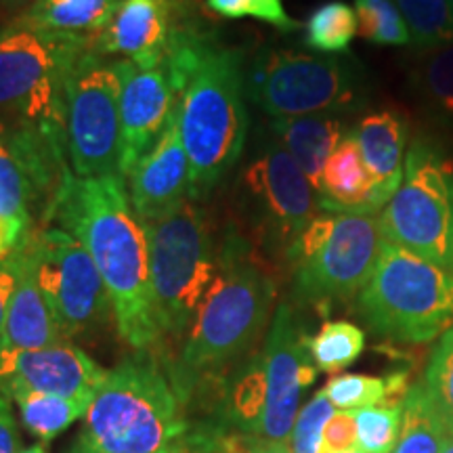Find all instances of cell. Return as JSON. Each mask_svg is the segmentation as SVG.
I'll list each match as a JSON object with an SVG mask.
<instances>
[{
  "mask_svg": "<svg viewBox=\"0 0 453 453\" xmlns=\"http://www.w3.org/2000/svg\"><path fill=\"white\" fill-rule=\"evenodd\" d=\"M372 197V177L361 157L353 130H349L324 168L319 206L327 212L376 214Z\"/></svg>",
  "mask_w": 453,
  "mask_h": 453,
  "instance_id": "7402d4cb",
  "label": "cell"
},
{
  "mask_svg": "<svg viewBox=\"0 0 453 453\" xmlns=\"http://www.w3.org/2000/svg\"><path fill=\"white\" fill-rule=\"evenodd\" d=\"M173 4L177 21H196L197 19V9L196 0H170Z\"/></svg>",
  "mask_w": 453,
  "mask_h": 453,
  "instance_id": "60d3db41",
  "label": "cell"
},
{
  "mask_svg": "<svg viewBox=\"0 0 453 453\" xmlns=\"http://www.w3.org/2000/svg\"><path fill=\"white\" fill-rule=\"evenodd\" d=\"M359 36L378 47H407L411 44L403 15L395 0H355Z\"/></svg>",
  "mask_w": 453,
  "mask_h": 453,
  "instance_id": "1f68e13d",
  "label": "cell"
},
{
  "mask_svg": "<svg viewBox=\"0 0 453 453\" xmlns=\"http://www.w3.org/2000/svg\"><path fill=\"white\" fill-rule=\"evenodd\" d=\"M174 15L170 0H122L110 26L93 38V49L120 55L139 67H156L166 53Z\"/></svg>",
  "mask_w": 453,
  "mask_h": 453,
  "instance_id": "ac0fdd59",
  "label": "cell"
},
{
  "mask_svg": "<svg viewBox=\"0 0 453 453\" xmlns=\"http://www.w3.org/2000/svg\"><path fill=\"white\" fill-rule=\"evenodd\" d=\"M84 420L81 453H156L183 430L177 390L145 353L105 373Z\"/></svg>",
  "mask_w": 453,
  "mask_h": 453,
  "instance_id": "5b68a950",
  "label": "cell"
},
{
  "mask_svg": "<svg viewBox=\"0 0 453 453\" xmlns=\"http://www.w3.org/2000/svg\"><path fill=\"white\" fill-rule=\"evenodd\" d=\"M403 15L411 44L420 50H434L453 44L451 0H395Z\"/></svg>",
  "mask_w": 453,
  "mask_h": 453,
  "instance_id": "f546056e",
  "label": "cell"
},
{
  "mask_svg": "<svg viewBox=\"0 0 453 453\" xmlns=\"http://www.w3.org/2000/svg\"><path fill=\"white\" fill-rule=\"evenodd\" d=\"M88 38L38 30L24 19L0 30V139L65 145V95ZM67 150V147H65Z\"/></svg>",
  "mask_w": 453,
  "mask_h": 453,
  "instance_id": "7a4b0ae2",
  "label": "cell"
},
{
  "mask_svg": "<svg viewBox=\"0 0 453 453\" xmlns=\"http://www.w3.org/2000/svg\"><path fill=\"white\" fill-rule=\"evenodd\" d=\"M191 200H203L234 170L248 134L246 72L240 49L208 38L179 97Z\"/></svg>",
  "mask_w": 453,
  "mask_h": 453,
  "instance_id": "277c9868",
  "label": "cell"
},
{
  "mask_svg": "<svg viewBox=\"0 0 453 453\" xmlns=\"http://www.w3.org/2000/svg\"><path fill=\"white\" fill-rule=\"evenodd\" d=\"M382 243L378 214L321 211L286 257L294 296L321 311L355 296L370 280Z\"/></svg>",
  "mask_w": 453,
  "mask_h": 453,
  "instance_id": "ba28073f",
  "label": "cell"
},
{
  "mask_svg": "<svg viewBox=\"0 0 453 453\" xmlns=\"http://www.w3.org/2000/svg\"><path fill=\"white\" fill-rule=\"evenodd\" d=\"M220 453H292L290 441H273L254 434L229 437L220 443Z\"/></svg>",
  "mask_w": 453,
  "mask_h": 453,
  "instance_id": "f35d334b",
  "label": "cell"
},
{
  "mask_svg": "<svg viewBox=\"0 0 453 453\" xmlns=\"http://www.w3.org/2000/svg\"><path fill=\"white\" fill-rule=\"evenodd\" d=\"M357 451L364 453H393L401 433V405H378L355 410Z\"/></svg>",
  "mask_w": 453,
  "mask_h": 453,
  "instance_id": "d6a6232c",
  "label": "cell"
},
{
  "mask_svg": "<svg viewBox=\"0 0 453 453\" xmlns=\"http://www.w3.org/2000/svg\"><path fill=\"white\" fill-rule=\"evenodd\" d=\"M105 373L97 361L70 342L0 353V393L9 399L19 390H36L90 403Z\"/></svg>",
  "mask_w": 453,
  "mask_h": 453,
  "instance_id": "9a60e30c",
  "label": "cell"
},
{
  "mask_svg": "<svg viewBox=\"0 0 453 453\" xmlns=\"http://www.w3.org/2000/svg\"><path fill=\"white\" fill-rule=\"evenodd\" d=\"M242 200L254 231L288 257L304 226L319 214V196L280 143H269L243 168Z\"/></svg>",
  "mask_w": 453,
  "mask_h": 453,
  "instance_id": "4fadbf2b",
  "label": "cell"
},
{
  "mask_svg": "<svg viewBox=\"0 0 453 453\" xmlns=\"http://www.w3.org/2000/svg\"><path fill=\"white\" fill-rule=\"evenodd\" d=\"M357 313L378 336L430 342L451 327L453 269L384 242L370 280L357 294Z\"/></svg>",
  "mask_w": 453,
  "mask_h": 453,
  "instance_id": "8992f818",
  "label": "cell"
},
{
  "mask_svg": "<svg viewBox=\"0 0 453 453\" xmlns=\"http://www.w3.org/2000/svg\"><path fill=\"white\" fill-rule=\"evenodd\" d=\"M118 70L122 78L120 174L127 179L130 170L160 139L179 104V95L164 64L139 67L133 61L120 59Z\"/></svg>",
  "mask_w": 453,
  "mask_h": 453,
  "instance_id": "2e32d148",
  "label": "cell"
},
{
  "mask_svg": "<svg viewBox=\"0 0 453 453\" xmlns=\"http://www.w3.org/2000/svg\"><path fill=\"white\" fill-rule=\"evenodd\" d=\"M174 453H185V451H180V449H174Z\"/></svg>",
  "mask_w": 453,
  "mask_h": 453,
  "instance_id": "bcb514c9",
  "label": "cell"
},
{
  "mask_svg": "<svg viewBox=\"0 0 453 453\" xmlns=\"http://www.w3.org/2000/svg\"><path fill=\"white\" fill-rule=\"evenodd\" d=\"M430 395L434 396L443 416L453 426V326L445 330L433 350L426 378H424Z\"/></svg>",
  "mask_w": 453,
  "mask_h": 453,
  "instance_id": "d590c367",
  "label": "cell"
},
{
  "mask_svg": "<svg viewBox=\"0 0 453 453\" xmlns=\"http://www.w3.org/2000/svg\"><path fill=\"white\" fill-rule=\"evenodd\" d=\"M32 234L19 246V273L9 304L3 350H36L70 342L57 324L38 283Z\"/></svg>",
  "mask_w": 453,
  "mask_h": 453,
  "instance_id": "ffe728a7",
  "label": "cell"
},
{
  "mask_svg": "<svg viewBox=\"0 0 453 453\" xmlns=\"http://www.w3.org/2000/svg\"><path fill=\"white\" fill-rule=\"evenodd\" d=\"M11 399L19 407L21 422L27 433L42 443L53 441L57 434L87 416L90 407L88 401H73L59 395L36 393V390H19L11 395Z\"/></svg>",
  "mask_w": 453,
  "mask_h": 453,
  "instance_id": "484cf974",
  "label": "cell"
},
{
  "mask_svg": "<svg viewBox=\"0 0 453 453\" xmlns=\"http://www.w3.org/2000/svg\"><path fill=\"white\" fill-rule=\"evenodd\" d=\"M307 349L317 370L336 373L364 353L365 332L350 321H326L315 336H307Z\"/></svg>",
  "mask_w": 453,
  "mask_h": 453,
  "instance_id": "4dcf8cb0",
  "label": "cell"
},
{
  "mask_svg": "<svg viewBox=\"0 0 453 453\" xmlns=\"http://www.w3.org/2000/svg\"><path fill=\"white\" fill-rule=\"evenodd\" d=\"M21 246V243H19ZM19 246L9 257L0 260V353L4 349V327H7V313L11 296H13L17 273H19Z\"/></svg>",
  "mask_w": 453,
  "mask_h": 453,
  "instance_id": "74e56055",
  "label": "cell"
},
{
  "mask_svg": "<svg viewBox=\"0 0 453 453\" xmlns=\"http://www.w3.org/2000/svg\"><path fill=\"white\" fill-rule=\"evenodd\" d=\"M357 447V424L353 411H334L326 424L321 453H340Z\"/></svg>",
  "mask_w": 453,
  "mask_h": 453,
  "instance_id": "8d00e7d4",
  "label": "cell"
},
{
  "mask_svg": "<svg viewBox=\"0 0 453 453\" xmlns=\"http://www.w3.org/2000/svg\"><path fill=\"white\" fill-rule=\"evenodd\" d=\"M449 422L424 382L413 384L403 396L401 433L393 453H441Z\"/></svg>",
  "mask_w": 453,
  "mask_h": 453,
  "instance_id": "cb8c5ba5",
  "label": "cell"
},
{
  "mask_svg": "<svg viewBox=\"0 0 453 453\" xmlns=\"http://www.w3.org/2000/svg\"><path fill=\"white\" fill-rule=\"evenodd\" d=\"M263 361V407L257 422L258 437L290 441L303 390L317 378V367L307 349V334L288 303L277 307L271 321Z\"/></svg>",
  "mask_w": 453,
  "mask_h": 453,
  "instance_id": "5bb4252c",
  "label": "cell"
},
{
  "mask_svg": "<svg viewBox=\"0 0 453 453\" xmlns=\"http://www.w3.org/2000/svg\"><path fill=\"white\" fill-rule=\"evenodd\" d=\"M275 300L271 280L237 226L220 242L219 273L183 340L179 367L194 378L242 359L263 334Z\"/></svg>",
  "mask_w": 453,
  "mask_h": 453,
  "instance_id": "3957f363",
  "label": "cell"
},
{
  "mask_svg": "<svg viewBox=\"0 0 453 453\" xmlns=\"http://www.w3.org/2000/svg\"><path fill=\"white\" fill-rule=\"evenodd\" d=\"M130 206L143 225L173 214L191 197L189 160L179 128V104L147 154L128 174Z\"/></svg>",
  "mask_w": 453,
  "mask_h": 453,
  "instance_id": "e0dca14e",
  "label": "cell"
},
{
  "mask_svg": "<svg viewBox=\"0 0 453 453\" xmlns=\"http://www.w3.org/2000/svg\"><path fill=\"white\" fill-rule=\"evenodd\" d=\"M203 7L225 19H257L280 32H294L300 24L288 15L283 0H203Z\"/></svg>",
  "mask_w": 453,
  "mask_h": 453,
  "instance_id": "836d02e7",
  "label": "cell"
},
{
  "mask_svg": "<svg viewBox=\"0 0 453 453\" xmlns=\"http://www.w3.org/2000/svg\"><path fill=\"white\" fill-rule=\"evenodd\" d=\"M19 439H17V424L11 411L9 396L0 393V453H19Z\"/></svg>",
  "mask_w": 453,
  "mask_h": 453,
  "instance_id": "ab89813d",
  "label": "cell"
},
{
  "mask_svg": "<svg viewBox=\"0 0 453 453\" xmlns=\"http://www.w3.org/2000/svg\"><path fill=\"white\" fill-rule=\"evenodd\" d=\"M384 242L453 269V157L416 134L399 189L378 214Z\"/></svg>",
  "mask_w": 453,
  "mask_h": 453,
  "instance_id": "9c48e42d",
  "label": "cell"
},
{
  "mask_svg": "<svg viewBox=\"0 0 453 453\" xmlns=\"http://www.w3.org/2000/svg\"><path fill=\"white\" fill-rule=\"evenodd\" d=\"M36 208L44 211L36 187L9 145L0 139V217L19 226L24 234H32Z\"/></svg>",
  "mask_w": 453,
  "mask_h": 453,
  "instance_id": "83f0119b",
  "label": "cell"
},
{
  "mask_svg": "<svg viewBox=\"0 0 453 453\" xmlns=\"http://www.w3.org/2000/svg\"><path fill=\"white\" fill-rule=\"evenodd\" d=\"M19 453H49V451H47V447H44L42 443H38V445L26 447V449H21Z\"/></svg>",
  "mask_w": 453,
  "mask_h": 453,
  "instance_id": "7bdbcfd3",
  "label": "cell"
},
{
  "mask_svg": "<svg viewBox=\"0 0 453 453\" xmlns=\"http://www.w3.org/2000/svg\"><path fill=\"white\" fill-rule=\"evenodd\" d=\"M32 246L38 283L64 336L70 340L97 332L111 313V303L82 242L61 226H47L32 234Z\"/></svg>",
  "mask_w": 453,
  "mask_h": 453,
  "instance_id": "7c38bea8",
  "label": "cell"
},
{
  "mask_svg": "<svg viewBox=\"0 0 453 453\" xmlns=\"http://www.w3.org/2000/svg\"><path fill=\"white\" fill-rule=\"evenodd\" d=\"M269 130L277 137V143L292 156L319 196L326 164L347 137L344 124L330 113H313V116L273 118Z\"/></svg>",
  "mask_w": 453,
  "mask_h": 453,
  "instance_id": "44dd1931",
  "label": "cell"
},
{
  "mask_svg": "<svg viewBox=\"0 0 453 453\" xmlns=\"http://www.w3.org/2000/svg\"><path fill=\"white\" fill-rule=\"evenodd\" d=\"M145 229L160 334L185 340L219 273L220 243L206 211L191 197Z\"/></svg>",
  "mask_w": 453,
  "mask_h": 453,
  "instance_id": "52a82bcc",
  "label": "cell"
},
{
  "mask_svg": "<svg viewBox=\"0 0 453 453\" xmlns=\"http://www.w3.org/2000/svg\"><path fill=\"white\" fill-rule=\"evenodd\" d=\"M334 416V405L324 390H319L303 410L298 411L290 433L292 453H321L326 424Z\"/></svg>",
  "mask_w": 453,
  "mask_h": 453,
  "instance_id": "e575fe53",
  "label": "cell"
},
{
  "mask_svg": "<svg viewBox=\"0 0 453 453\" xmlns=\"http://www.w3.org/2000/svg\"><path fill=\"white\" fill-rule=\"evenodd\" d=\"M87 248L110 294L113 321L122 340L137 350L162 338L151 288L150 240L124 185L122 174L67 177L47 214Z\"/></svg>",
  "mask_w": 453,
  "mask_h": 453,
  "instance_id": "6da1fadb",
  "label": "cell"
},
{
  "mask_svg": "<svg viewBox=\"0 0 453 453\" xmlns=\"http://www.w3.org/2000/svg\"><path fill=\"white\" fill-rule=\"evenodd\" d=\"M451 3H453V0H451Z\"/></svg>",
  "mask_w": 453,
  "mask_h": 453,
  "instance_id": "7dc6e473",
  "label": "cell"
},
{
  "mask_svg": "<svg viewBox=\"0 0 453 453\" xmlns=\"http://www.w3.org/2000/svg\"><path fill=\"white\" fill-rule=\"evenodd\" d=\"M359 34L355 7L342 0H327L309 15L304 24V44L317 53H347Z\"/></svg>",
  "mask_w": 453,
  "mask_h": 453,
  "instance_id": "f1b7e54d",
  "label": "cell"
},
{
  "mask_svg": "<svg viewBox=\"0 0 453 453\" xmlns=\"http://www.w3.org/2000/svg\"><path fill=\"white\" fill-rule=\"evenodd\" d=\"M340 453H364V451H357V449H349V451H340Z\"/></svg>",
  "mask_w": 453,
  "mask_h": 453,
  "instance_id": "f6af8a7d",
  "label": "cell"
},
{
  "mask_svg": "<svg viewBox=\"0 0 453 453\" xmlns=\"http://www.w3.org/2000/svg\"><path fill=\"white\" fill-rule=\"evenodd\" d=\"M120 93L118 61L93 47L73 61L65 95V147L73 177L120 174Z\"/></svg>",
  "mask_w": 453,
  "mask_h": 453,
  "instance_id": "30bf717a",
  "label": "cell"
},
{
  "mask_svg": "<svg viewBox=\"0 0 453 453\" xmlns=\"http://www.w3.org/2000/svg\"><path fill=\"white\" fill-rule=\"evenodd\" d=\"M353 137L372 177L373 211L380 212L403 180L410 120L401 110L382 107L357 122Z\"/></svg>",
  "mask_w": 453,
  "mask_h": 453,
  "instance_id": "d6986e66",
  "label": "cell"
},
{
  "mask_svg": "<svg viewBox=\"0 0 453 453\" xmlns=\"http://www.w3.org/2000/svg\"><path fill=\"white\" fill-rule=\"evenodd\" d=\"M361 76L344 59L267 49L246 73V97L273 118L347 110L359 99Z\"/></svg>",
  "mask_w": 453,
  "mask_h": 453,
  "instance_id": "8fae6325",
  "label": "cell"
},
{
  "mask_svg": "<svg viewBox=\"0 0 453 453\" xmlns=\"http://www.w3.org/2000/svg\"><path fill=\"white\" fill-rule=\"evenodd\" d=\"M122 0H34L26 24L38 30L93 41L110 26Z\"/></svg>",
  "mask_w": 453,
  "mask_h": 453,
  "instance_id": "603a6c76",
  "label": "cell"
},
{
  "mask_svg": "<svg viewBox=\"0 0 453 453\" xmlns=\"http://www.w3.org/2000/svg\"><path fill=\"white\" fill-rule=\"evenodd\" d=\"M156 453H174V449H173V447H164V449H160V451H156Z\"/></svg>",
  "mask_w": 453,
  "mask_h": 453,
  "instance_id": "ee69618b",
  "label": "cell"
},
{
  "mask_svg": "<svg viewBox=\"0 0 453 453\" xmlns=\"http://www.w3.org/2000/svg\"><path fill=\"white\" fill-rule=\"evenodd\" d=\"M413 88L426 110L453 127V44L426 50L411 73Z\"/></svg>",
  "mask_w": 453,
  "mask_h": 453,
  "instance_id": "4316f807",
  "label": "cell"
},
{
  "mask_svg": "<svg viewBox=\"0 0 453 453\" xmlns=\"http://www.w3.org/2000/svg\"><path fill=\"white\" fill-rule=\"evenodd\" d=\"M449 422V420H447ZM441 453H453V426L449 424V430H447V439H445V445H443V451Z\"/></svg>",
  "mask_w": 453,
  "mask_h": 453,
  "instance_id": "b9f144b4",
  "label": "cell"
},
{
  "mask_svg": "<svg viewBox=\"0 0 453 453\" xmlns=\"http://www.w3.org/2000/svg\"><path fill=\"white\" fill-rule=\"evenodd\" d=\"M407 387V373L396 372L390 376H364V373H344L332 378L324 393L340 411L365 410L378 405H401Z\"/></svg>",
  "mask_w": 453,
  "mask_h": 453,
  "instance_id": "d4e9b609",
  "label": "cell"
}]
</instances>
